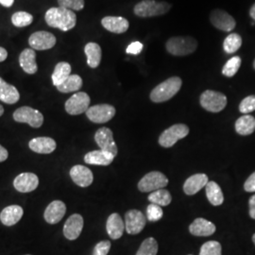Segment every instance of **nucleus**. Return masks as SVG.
<instances>
[{"mask_svg":"<svg viewBox=\"0 0 255 255\" xmlns=\"http://www.w3.org/2000/svg\"><path fill=\"white\" fill-rule=\"evenodd\" d=\"M46 24L49 27L59 28L63 31H68L77 24V16L73 10L62 7L48 9L45 15Z\"/></svg>","mask_w":255,"mask_h":255,"instance_id":"1","label":"nucleus"},{"mask_svg":"<svg viewBox=\"0 0 255 255\" xmlns=\"http://www.w3.org/2000/svg\"><path fill=\"white\" fill-rule=\"evenodd\" d=\"M13 3H14V0H0V4L6 8L11 7L13 5Z\"/></svg>","mask_w":255,"mask_h":255,"instance_id":"48","label":"nucleus"},{"mask_svg":"<svg viewBox=\"0 0 255 255\" xmlns=\"http://www.w3.org/2000/svg\"><path fill=\"white\" fill-rule=\"evenodd\" d=\"M189 133V128L184 124H176L165 130L159 137V144L164 147L173 146L179 140L183 139Z\"/></svg>","mask_w":255,"mask_h":255,"instance_id":"7","label":"nucleus"},{"mask_svg":"<svg viewBox=\"0 0 255 255\" xmlns=\"http://www.w3.org/2000/svg\"><path fill=\"white\" fill-rule=\"evenodd\" d=\"M19 64L26 73L32 75L38 70L36 63V52L32 48L24 49L19 56Z\"/></svg>","mask_w":255,"mask_h":255,"instance_id":"24","label":"nucleus"},{"mask_svg":"<svg viewBox=\"0 0 255 255\" xmlns=\"http://www.w3.org/2000/svg\"><path fill=\"white\" fill-rule=\"evenodd\" d=\"M20 94L16 87L0 78V101L7 104H14L19 101Z\"/></svg>","mask_w":255,"mask_h":255,"instance_id":"27","label":"nucleus"},{"mask_svg":"<svg viewBox=\"0 0 255 255\" xmlns=\"http://www.w3.org/2000/svg\"><path fill=\"white\" fill-rule=\"evenodd\" d=\"M8 156H9L8 150H7L4 146H2L0 145V163H1V162H4L5 160H7Z\"/></svg>","mask_w":255,"mask_h":255,"instance_id":"46","label":"nucleus"},{"mask_svg":"<svg viewBox=\"0 0 255 255\" xmlns=\"http://www.w3.org/2000/svg\"><path fill=\"white\" fill-rule=\"evenodd\" d=\"M66 206L63 201H52L47 207H46L44 218L46 222L49 224H56L60 222L65 215Z\"/></svg>","mask_w":255,"mask_h":255,"instance_id":"21","label":"nucleus"},{"mask_svg":"<svg viewBox=\"0 0 255 255\" xmlns=\"http://www.w3.org/2000/svg\"><path fill=\"white\" fill-rule=\"evenodd\" d=\"M250 15H251V17L254 19L255 21V3L252 6V8H251V10H250Z\"/></svg>","mask_w":255,"mask_h":255,"instance_id":"49","label":"nucleus"},{"mask_svg":"<svg viewBox=\"0 0 255 255\" xmlns=\"http://www.w3.org/2000/svg\"><path fill=\"white\" fill-rule=\"evenodd\" d=\"M39 185V179L34 173L19 174L13 181V186L18 192L28 193L34 191Z\"/></svg>","mask_w":255,"mask_h":255,"instance_id":"15","label":"nucleus"},{"mask_svg":"<svg viewBox=\"0 0 255 255\" xmlns=\"http://www.w3.org/2000/svg\"><path fill=\"white\" fill-rule=\"evenodd\" d=\"M171 4L161 1L157 2L155 0H143L137 3L134 6V14L141 18H148L164 15L171 9Z\"/></svg>","mask_w":255,"mask_h":255,"instance_id":"4","label":"nucleus"},{"mask_svg":"<svg viewBox=\"0 0 255 255\" xmlns=\"http://www.w3.org/2000/svg\"><path fill=\"white\" fill-rule=\"evenodd\" d=\"M254 67H255V62H254Z\"/></svg>","mask_w":255,"mask_h":255,"instance_id":"52","label":"nucleus"},{"mask_svg":"<svg viewBox=\"0 0 255 255\" xmlns=\"http://www.w3.org/2000/svg\"><path fill=\"white\" fill-rule=\"evenodd\" d=\"M143 44L140 42H132L130 45H128L127 47L128 54L138 55L141 53V51L143 50Z\"/></svg>","mask_w":255,"mask_h":255,"instance_id":"43","label":"nucleus"},{"mask_svg":"<svg viewBox=\"0 0 255 255\" xmlns=\"http://www.w3.org/2000/svg\"><path fill=\"white\" fill-rule=\"evenodd\" d=\"M201 107L211 113H219L225 109L227 105V98L220 92L206 90L200 98Z\"/></svg>","mask_w":255,"mask_h":255,"instance_id":"5","label":"nucleus"},{"mask_svg":"<svg viewBox=\"0 0 255 255\" xmlns=\"http://www.w3.org/2000/svg\"><path fill=\"white\" fill-rule=\"evenodd\" d=\"M242 46V38L237 33H231L223 43V49L226 53L233 54L237 52V50Z\"/></svg>","mask_w":255,"mask_h":255,"instance_id":"34","label":"nucleus"},{"mask_svg":"<svg viewBox=\"0 0 255 255\" xmlns=\"http://www.w3.org/2000/svg\"><path fill=\"white\" fill-rule=\"evenodd\" d=\"M82 87V79L79 75H70L61 85L57 86L61 93H71L79 91Z\"/></svg>","mask_w":255,"mask_h":255,"instance_id":"32","label":"nucleus"},{"mask_svg":"<svg viewBox=\"0 0 255 255\" xmlns=\"http://www.w3.org/2000/svg\"><path fill=\"white\" fill-rule=\"evenodd\" d=\"M144 214L138 210H129L125 215V230L128 235H137L146 226Z\"/></svg>","mask_w":255,"mask_h":255,"instance_id":"12","label":"nucleus"},{"mask_svg":"<svg viewBox=\"0 0 255 255\" xmlns=\"http://www.w3.org/2000/svg\"><path fill=\"white\" fill-rule=\"evenodd\" d=\"M71 75V65L66 62H61L56 64L54 71L51 76L54 86H59Z\"/></svg>","mask_w":255,"mask_h":255,"instance_id":"30","label":"nucleus"},{"mask_svg":"<svg viewBox=\"0 0 255 255\" xmlns=\"http://www.w3.org/2000/svg\"><path fill=\"white\" fill-rule=\"evenodd\" d=\"M60 7L71 10H82L84 8V0H58Z\"/></svg>","mask_w":255,"mask_h":255,"instance_id":"40","label":"nucleus"},{"mask_svg":"<svg viewBox=\"0 0 255 255\" xmlns=\"http://www.w3.org/2000/svg\"><path fill=\"white\" fill-rule=\"evenodd\" d=\"M253 241H254V243L255 244V234L254 235V237H253Z\"/></svg>","mask_w":255,"mask_h":255,"instance_id":"51","label":"nucleus"},{"mask_svg":"<svg viewBox=\"0 0 255 255\" xmlns=\"http://www.w3.org/2000/svg\"><path fill=\"white\" fill-rule=\"evenodd\" d=\"M116 108L110 104H98L87 110L86 116L88 119L98 124L106 123L116 116Z\"/></svg>","mask_w":255,"mask_h":255,"instance_id":"10","label":"nucleus"},{"mask_svg":"<svg viewBox=\"0 0 255 255\" xmlns=\"http://www.w3.org/2000/svg\"><path fill=\"white\" fill-rule=\"evenodd\" d=\"M249 205H250V217L252 219H255V195H254L250 201H249Z\"/></svg>","mask_w":255,"mask_h":255,"instance_id":"45","label":"nucleus"},{"mask_svg":"<svg viewBox=\"0 0 255 255\" xmlns=\"http://www.w3.org/2000/svg\"><path fill=\"white\" fill-rule=\"evenodd\" d=\"M115 159V156L111 154L110 152H107L102 149H98V150H93L88 152L87 154L84 156V162L88 164H95V165H109L113 163Z\"/></svg>","mask_w":255,"mask_h":255,"instance_id":"26","label":"nucleus"},{"mask_svg":"<svg viewBox=\"0 0 255 255\" xmlns=\"http://www.w3.org/2000/svg\"><path fill=\"white\" fill-rule=\"evenodd\" d=\"M83 228V219L79 214H74L64 223V235L68 240H75L81 236Z\"/></svg>","mask_w":255,"mask_h":255,"instance_id":"16","label":"nucleus"},{"mask_svg":"<svg viewBox=\"0 0 255 255\" xmlns=\"http://www.w3.org/2000/svg\"><path fill=\"white\" fill-rule=\"evenodd\" d=\"M24 210L19 205H9L2 210L0 214V220L5 226H13L22 219Z\"/></svg>","mask_w":255,"mask_h":255,"instance_id":"23","label":"nucleus"},{"mask_svg":"<svg viewBox=\"0 0 255 255\" xmlns=\"http://www.w3.org/2000/svg\"><path fill=\"white\" fill-rule=\"evenodd\" d=\"M33 22L32 14L26 11H17L12 14L11 23L17 27H25L29 26Z\"/></svg>","mask_w":255,"mask_h":255,"instance_id":"35","label":"nucleus"},{"mask_svg":"<svg viewBox=\"0 0 255 255\" xmlns=\"http://www.w3.org/2000/svg\"><path fill=\"white\" fill-rule=\"evenodd\" d=\"M182 82L179 77H171L158 84L150 93V101L161 103L169 101L181 90Z\"/></svg>","mask_w":255,"mask_h":255,"instance_id":"2","label":"nucleus"},{"mask_svg":"<svg viewBox=\"0 0 255 255\" xmlns=\"http://www.w3.org/2000/svg\"><path fill=\"white\" fill-rule=\"evenodd\" d=\"M244 189L247 192H255V172L248 178L244 184Z\"/></svg>","mask_w":255,"mask_h":255,"instance_id":"44","label":"nucleus"},{"mask_svg":"<svg viewBox=\"0 0 255 255\" xmlns=\"http://www.w3.org/2000/svg\"><path fill=\"white\" fill-rule=\"evenodd\" d=\"M168 184V179L164 174L159 171H152L146 174L138 183V189L141 192H154L163 189Z\"/></svg>","mask_w":255,"mask_h":255,"instance_id":"6","label":"nucleus"},{"mask_svg":"<svg viewBox=\"0 0 255 255\" xmlns=\"http://www.w3.org/2000/svg\"><path fill=\"white\" fill-rule=\"evenodd\" d=\"M165 48L173 56H187L194 53L198 48V41L192 36H174L167 40Z\"/></svg>","mask_w":255,"mask_h":255,"instance_id":"3","label":"nucleus"},{"mask_svg":"<svg viewBox=\"0 0 255 255\" xmlns=\"http://www.w3.org/2000/svg\"><path fill=\"white\" fill-rule=\"evenodd\" d=\"M8 57V51L4 48L0 46V63L4 62Z\"/></svg>","mask_w":255,"mask_h":255,"instance_id":"47","label":"nucleus"},{"mask_svg":"<svg viewBox=\"0 0 255 255\" xmlns=\"http://www.w3.org/2000/svg\"><path fill=\"white\" fill-rule=\"evenodd\" d=\"M28 44L34 50H47L56 45V37L48 31H36L28 38Z\"/></svg>","mask_w":255,"mask_h":255,"instance_id":"14","label":"nucleus"},{"mask_svg":"<svg viewBox=\"0 0 255 255\" xmlns=\"http://www.w3.org/2000/svg\"><path fill=\"white\" fill-rule=\"evenodd\" d=\"M90 97L84 92H78L65 102V111L71 116H79L90 108Z\"/></svg>","mask_w":255,"mask_h":255,"instance_id":"9","label":"nucleus"},{"mask_svg":"<svg viewBox=\"0 0 255 255\" xmlns=\"http://www.w3.org/2000/svg\"><path fill=\"white\" fill-rule=\"evenodd\" d=\"M148 201H150V203L157 204L159 206H167L172 201V197L169 192L163 188L151 192L148 196Z\"/></svg>","mask_w":255,"mask_h":255,"instance_id":"33","label":"nucleus"},{"mask_svg":"<svg viewBox=\"0 0 255 255\" xmlns=\"http://www.w3.org/2000/svg\"><path fill=\"white\" fill-rule=\"evenodd\" d=\"M189 232L195 237H210L216 232V225L205 219H196L189 226Z\"/></svg>","mask_w":255,"mask_h":255,"instance_id":"22","label":"nucleus"},{"mask_svg":"<svg viewBox=\"0 0 255 255\" xmlns=\"http://www.w3.org/2000/svg\"><path fill=\"white\" fill-rule=\"evenodd\" d=\"M106 230L112 239H119L123 236L125 230V222L122 220L119 214L114 213L107 219Z\"/></svg>","mask_w":255,"mask_h":255,"instance_id":"25","label":"nucleus"},{"mask_svg":"<svg viewBox=\"0 0 255 255\" xmlns=\"http://www.w3.org/2000/svg\"><path fill=\"white\" fill-rule=\"evenodd\" d=\"M70 177L77 185L81 187H87L91 185L94 176L91 170L84 165H75L70 170Z\"/></svg>","mask_w":255,"mask_h":255,"instance_id":"17","label":"nucleus"},{"mask_svg":"<svg viewBox=\"0 0 255 255\" xmlns=\"http://www.w3.org/2000/svg\"><path fill=\"white\" fill-rule=\"evenodd\" d=\"M239 111L244 115H248L255 111V96H249L241 101Z\"/></svg>","mask_w":255,"mask_h":255,"instance_id":"41","label":"nucleus"},{"mask_svg":"<svg viewBox=\"0 0 255 255\" xmlns=\"http://www.w3.org/2000/svg\"></svg>","mask_w":255,"mask_h":255,"instance_id":"54","label":"nucleus"},{"mask_svg":"<svg viewBox=\"0 0 255 255\" xmlns=\"http://www.w3.org/2000/svg\"><path fill=\"white\" fill-rule=\"evenodd\" d=\"M158 253V243L154 238L149 237L143 241L136 255H157Z\"/></svg>","mask_w":255,"mask_h":255,"instance_id":"36","label":"nucleus"},{"mask_svg":"<svg viewBox=\"0 0 255 255\" xmlns=\"http://www.w3.org/2000/svg\"><path fill=\"white\" fill-rule=\"evenodd\" d=\"M95 140L102 150L110 152L115 157L118 155L119 149L114 140L113 131L110 129L109 128L104 127L99 128L95 134Z\"/></svg>","mask_w":255,"mask_h":255,"instance_id":"13","label":"nucleus"},{"mask_svg":"<svg viewBox=\"0 0 255 255\" xmlns=\"http://www.w3.org/2000/svg\"><path fill=\"white\" fill-rule=\"evenodd\" d=\"M3 114H4V108L0 105V117H1Z\"/></svg>","mask_w":255,"mask_h":255,"instance_id":"50","label":"nucleus"},{"mask_svg":"<svg viewBox=\"0 0 255 255\" xmlns=\"http://www.w3.org/2000/svg\"><path fill=\"white\" fill-rule=\"evenodd\" d=\"M111 250V242L108 240L101 241L94 248L93 255H107Z\"/></svg>","mask_w":255,"mask_h":255,"instance_id":"42","label":"nucleus"},{"mask_svg":"<svg viewBox=\"0 0 255 255\" xmlns=\"http://www.w3.org/2000/svg\"><path fill=\"white\" fill-rule=\"evenodd\" d=\"M164 212L161 206L150 203L146 208V218L149 221H158L163 218Z\"/></svg>","mask_w":255,"mask_h":255,"instance_id":"39","label":"nucleus"},{"mask_svg":"<svg viewBox=\"0 0 255 255\" xmlns=\"http://www.w3.org/2000/svg\"><path fill=\"white\" fill-rule=\"evenodd\" d=\"M101 25L110 32L117 34L126 32L129 27L127 19L121 16H106L101 20Z\"/></svg>","mask_w":255,"mask_h":255,"instance_id":"20","label":"nucleus"},{"mask_svg":"<svg viewBox=\"0 0 255 255\" xmlns=\"http://www.w3.org/2000/svg\"><path fill=\"white\" fill-rule=\"evenodd\" d=\"M241 63H242L241 58L238 57V56H235V57L231 58L228 62L225 64V65L223 66L222 74L225 77H228V78L234 77L238 72V70L241 66Z\"/></svg>","mask_w":255,"mask_h":255,"instance_id":"37","label":"nucleus"},{"mask_svg":"<svg viewBox=\"0 0 255 255\" xmlns=\"http://www.w3.org/2000/svg\"><path fill=\"white\" fill-rule=\"evenodd\" d=\"M12 117L16 122L27 123L32 128H40L44 123L42 113L28 106L20 107L13 113Z\"/></svg>","mask_w":255,"mask_h":255,"instance_id":"8","label":"nucleus"},{"mask_svg":"<svg viewBox=\"0 0 255 255\" xmlns=\"http://www.w3.org/2000/svg\"><path fill=\"white\" fill-rule=\"evenodd\" d=\"M29 148L40 154H49L56 149L57 144L54 139L50 137H36L29 141Z\"/></svg>","mask_w":255,"mask_h":255,"instance_id":"19","label":"nucleus"},{"mask_svg":"<svg viewBox=\"0 0 255 255\" xmlns=\"http://www.w3.org/2000/svg\"><path fill=\"white\" fill-rule=\"evenodd\" d=\"M208 182L209 179L206 174L199 173L192 175L191 177H189L184 182L183 191L188 196L195 195L198 192L201 191L203 187H205Z\"/></svg>","mask_w":255,"mask_h":255,"instance_id":"18","label":"nucleus"},{"mask_svg":"<svg viewBox=\"0 0 255 255\" xmlns=\"http://www.w3.org/2000/svg\"><path fill=\"white\" fill-rule=\"evenodd\" d=\"M84 53L87 57V64L91 68H97L101 64L102 51L99 44L88 43L84 47Z\"/></svg>","mask_w":255,"mask_h":255,"instance_id":"28","label":"nucleus"},{"mask_svg":"<svg viewBox=\"0 0 255 255\" xmlns=\"http://www.w3.org/2000/svg\"></svg>","mask_w":255,"mask_h":255,"instance_id":"53","label":"nucleus"},{"mask_svg":"<svg viewBox=\"0 0 255 255\" xmlns=\"http://www.w3.org/2000/svg\"><path fill=\"white\" fill-rule=\"evenodd\" d=\"M236 130L240 135H250L255 130V119L253 116L244 115L237 119Z\"/></svg>","mask_w":255,"mask_h":255,"instance_id":"29","label":"nucleus"},{"mask_svg":"<svg viewBox=\"0 0 255 255\" xmlns=\"http://www.w3.org/2000/svg\"><path fill=\"white\" fill-rule=\"evenodd\" d=\"M210 22L214 27L226 32L232 31L237 26L235 18L223 9L212 10L210 13Z\"/></svg>","mask_w":255,"mask_h":255,"instance_id":"11","label":"nucleus"},{"mask_svg":"<svg viewBox=\"0 0 255 255\" xmlns=\"http://www.w3.org/2000/svg\"><path fill=\"white\" fill-rule=\"evenodd\" d=\"M222 248L218 241H208L201 248L200 255H222Z\"/></svg>","mask_w":255,"mask_h":255,"instance_id":"38","label":"nucleus"},{"mask_svg":"<svg viewBox=\"0 0 255 255\" xmlns=\"http://www.w3.org/2000/svg\"><path fill=\"white\" fill-rule=\"evenodd\" d=\"M206 196L210 203L214 206H219L224 201V196L219 184L216 182H209L205 186Z\"/></svg>","mask_w":255,"mask_h":255,"instance_id":"31","label":"nucleus"}]
</instances>
